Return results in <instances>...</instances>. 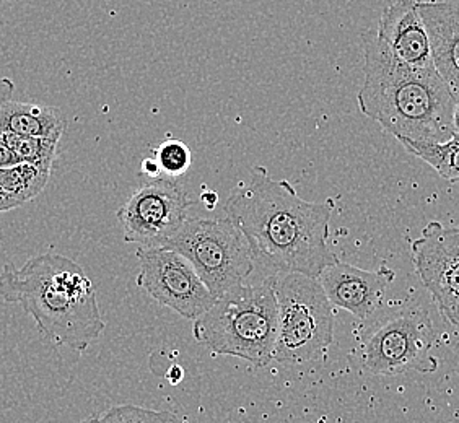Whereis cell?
Returning a JSON list of instances; mask_svg holds the SVG:
<instances>
[{
    "label": "cell",
    "mask_w": 459,
    "mask_h": 423,
    "mask_svg": "<svg viewBox=\"0 0 459 423\" xmlns=\"http://www.w3.org/2000/svg\"><path fill=\"white\" fill-rule=\"evenodd\" d=\"M49 177L51 169L20 161L13 167L0 169V187L23 205L45 191Z\"/></svg>",
    "instance_id": "obj_15"
},
{
    "label": "cell",
    "mask_w": 459,
    "mask_h": 423,
    "mask_svg": "<svg viewBox=\"0 0 459 423\" xmlns=\"http://www.w3.org/2000/svg\"><path fill=\"white\" fill-rule=\"evenodd\" d=\"M201 203H204L207 211H213L219 203V194L213 191H204L201 194Z\"/></svg>",
    "instance_id": "obj_24"
},
{
    "label": "cell",
    "mask_w": 459,
    "mask_h": 423,
    "mask_svg": "<svg viewBox=\"0 0 459 423\" xmlns=\"http://www.w3.org/2000/svg\"><path fill=\"white\" fill-rule=\"evenodd\" d=\"M435 71L459 101V0H419Z\"/></svg>",
    "instance_id": "obj_13"
},
{
    "label": "cell",
    "mask_w": 459,
    "mask_h": 423,
    "mask_svg": "<svg viewBox=\"0 0 459 423\" xmlns=\"http://www.w3.org/2000/svg\"><path fill=\"white\" fill-rule=\"evenodd\" d=\"M453 127H455V134L459 137V101L455 106V115H453Z\"/></svg>",
    "instance_id": "obj_25"
},
{
    "label": "cell",
    "mask_w": 459,
    "mask_h": 423,
    "mask_svg": "<svg viewBox=\"0 0 459 423\" xmlns=\"http://www.w3.org/2000/svg\"><path fill=\"white\" fill-rule=\"evenodd\" d=\"M193 199L175 177H155L142 185L117 211L124 241L139 247L167 246L183 229Z\"/></svg>",
    "instance_id": "obj_8"
},
{
    "label": "cell",
    "mask_w": 459,
    "mask_h": 423,
    "mask_svg": "<svg viewBox=\"0 0 459 423\" xmlns=\"http://www.w3.org/2000/svg\"><path fill=\"white\" fill-rule=\"evenodd\" d=\"M80 423H98V417H89V419H85L83 422Z\"/></svg>",
    "instance_id": "obj_26"
},
{
    "label": "cell",
    "mask_w": 459,
    "mask_h": 423,
    "mask_svg": "<svg viewBox=\"0 0 459 423\" xmlns=\"http://www.w3.org/2000/svg\"><path fill=\"white\" fill-rule=\"evenodd\" d=\"M20 205H22V203H18L13 195H10L7 191H4V189L0 187V213L15 211Z\"/></svg>",
    "instance_id": "obj_22"
},
{
    "label": "cell",
    "mask_w": 459,
    "mask_h": 423,
    "mask_svg": "<svg viewBox=\"0 0 459 423\" xmlns=\"http://www.w3.org/2000/svg\"><path fill=\"white\" fill-rule=\"evenodd\" d=\"M0 2H12V0H0Z\"/></svg>",
    "instance_id": "obj_27"
},
{
    "label": "cell",
    "mask_w": 459,
    "mask_h": 423,
    "mask_svg": "<svg viewBox=\"0 0 459 423\" xmlns=\"http://www.w3.org/2000/svg\"><path fill=\"white\" fill-rule=\"evenodd\" d=\"M4 139L9 143L10 149L20 161L53 171L59 141L41 139V137H22L13 134H5Z\"/></svg>",
    "instance_id": "obj_17"
},
{
    "label": "cell",
    "mask_w": 459,
    "mask_h": 423,
    "mask_svg": "<svg viewBox=\"0 0 459 423\" xmlns=\"http://www.w3.org/2000/svg\"><path fill=\"white\" fill-rule=\"evenodd\" d=\"M403 147L417 159L432 167L438 177L451 183H459V137L455 134L450 141L443 143H417L401 142Z\"/></svg>",
    "instance_id": "obj_16"
},
{
    "label": "cell",
    "mask_w": 459,
    "mask_h": 423,
    "mask_svg": "<svg viewBox=\"0 0 459 423\" xmlns=\"http://www.w3.org/2000/svg\"><path fill=\"white\" fill-rule=\"evenodd\" d=\"M98 423H181L177 415L169 410H153L145 407H111L105 414L98 417Z\"/></svg>",
    "instance_id": "obj_18"
},
{
    "label": "cell",
    "mask_w": 459,
    "mask_h": 423,
    "mask_svg": "<svg viewBox=\"0 0 459 423\" xmlns=\"http://www.w3.org/2000/svg\"><path fill=\"white\" fill-rule=\"evenodd\" d=\"M277 298L273 275L257 285H239L223 293L197 317L195 339L215 355H229L264 368L274 362Z\"/></svg>",
    "instance_id": "obj_4"
},
{
    "label": "cell",
    "mask_w": 459,
    "mask_h": 423,
    "mask_svg": "<svg viewBox=\"0 0 459 423\" xmlns=\"http://www.w3.org/2000/svg\"><path fill=\"white\" fill-rule=\"evenodd\" d=\"M163 247L185 256L217 298L243 285L256 269L247 239L229 217H187L183 229Z\"/></svg>",
    "instance_id": "obj_6"
},
{
    "label": "cell",
    "mask_w": 459,
    "mask_h": 423,
    "mask_svg": "<svg viewBox=\"0 0 459 423\" xmlns=\"http://www.w3.org/2000/svg\"><path fill=\"white\" fill-rule=\"evenodd\" d=\"M20 163V160L15 157V153L12 151L9 147V143L4 139V135L0 134V169L2 168L13 167Z\"/></svg>",
    "instance_id": "obj_20"
},
{
    "label": "cell",
    "mask_w": 459,
    "mask_h": 423,
    "mask_svg": "<svg viewBox=\"0 0 459 423\" xmlns=\"http://www.w3.org/2000/svg\"><path fill=\"white\" fill-rule=\"evenodd\" d=\"M435 341L430 313L422 306H403L363 337V368L375 376L433 373L438 368L432 355Z\"/></svg>",
    "instance_id": "obj_7"
},
{
    "label": "cell",
    "mask_w": 459,
    "mask_h": 423,
    "mask_svg": "<svg viewBox=\"0 0 459 423\" xmlns=\"http://www.w3.org/2000/svg\"><path fill=\"white\" fill-rule=\"evenodd\" d=\"M65 117L59 108L9 99L0 103V134L61 141Z\"/></svg>",
    "instance_id": "obj_14"
},
{
    "label": "cell",
    "mask_w": 459,
    "mask_h": 423,
    "mask_svg": "<svg viewBox=\"0 0 459 423\" xmlns=\"http://www.w3.org/2000/svg\"><path fill=\"white\" fill-rule=\"evenodd\" d=\"M337 197L325 203L303 199L287 181H277L267 168L255 167L223 205L225 217L247 239L256 267L277 273L318 279L339 259L329 247V221Z\"/></svg>",
    "instance_id": "obj_1"
},
{
    "label": "cell",
    "mask_w": 459,
    "mask_h": 423,
    "mask_svg": "<svg viewBox=\"0 0 459 423\" xmlns=\"http://www.w3.org/2000/svg\"><path fill=\"white\" fill-rule=\"evenodd\" d=\"M137 285L161 306L185 319L203 316L217 297L205 287L191 263L169 247H139Z\"/></svg>",
    "instance_id": "obj_9"
},
{
    "label": "cell",
    "mask_w": 459,
    "mask_h": 423,
    "mask_svg": "<svg viewBox=\"0 0 459 423\" xmlns=\"http://www.w3.org/2000/svg\"><path fill=\"white\" fill-rule=\"evenodd\" d=\"M394 279L396 272L385 265L378 271H365L341 261L327 265L318 277L331 305L352 313L360 321L380 308L385 291Z\"/></svg>",
    "instance_id": "obj_11"
},
{
    "label": "cell",
    "mask_w": 459,
    "mask_h": 423,
    "mask_svg": "<svg viewBox=\"0 0 459 423\" xmlns=\"http://www.w3.org/2000/svg\"><path fill=\"white\" fill-rule=\"evenodd\" d=\"M362 41L365 80L357 101L363 115L399 142L450 141L456 99L438 72L399 62L371 31Z\"/></svg>",
    "instance_id": "obj_2"
},
{
    "label": "cell",
    "mask_w": 459,
    "mask_h": 423,
    "mask_svg": "<svg viewBox=\"0 0 459 423\" xmlns=\"http://www.w3.org/2000/svg\"><path fill=\"white\" fill-rule=\"evenodd\" d=\"M415 273L443 319L459 331V225L430 221L411 243Z\"/></svg>",
    "instance_id": "obj_10"
},
{
    "label": "cell",
    "mask_w": 459,
    "mask_h": 423,
    "mask_svg": "<svg viewBox=\"0 0 459 423\" xmlns=\"http://www.w3.org/2000/svg\"><path fill=\"white\" fill-rule=\"evenodd\" d=\"M155 159L159 160L161 173L167 177H181L191 167V149L185 142L178 139H167L155 151Z\"/></svg>",
    "instance_id": "obj_19"
},
{
    "label": "cell",
    "mask_w": 459,
    "mask_h": 423,
    "mask_svg": "<svg viewBox=\"0 0 459 423\" xmlns=\"http://www.w3.org/2000/svg\"><path fill=\"white\" fill-rule=\"evenodd\" d=\"M277 298L274 360L301 365L326 353L334 341V311L318 279L301 273L273 275Z\"/></svg>",
    "instance_id": "obj_5"
},
{
    "label": "cell",
    "mask_w": 459,
    "mask_h": 423,
    "mask_svg": "<svg viewBox=\"0 0 459 423\" xmlns=\"http://www.w3.org/2000/svg\"><path fill=\"white\" fill-rule=\"evenodd\" d=\"M375 35L399 62L417 69H435L419 0L393 2L383 12Z\"/></svg>",
    "instance_id": "obj_12"
},
{
    "label": "cell",
    "mask_w": 459,
    "mask_h": 423,
    "mask_svg": "<svg viewBox=\"0 0 459 423\" xmlns=\"http://www.w3.org/2000/svg\"><path fill=\"white\" fill-rule=\"evenodd\" d=\"M13 91H15V83L7 77H0V103L12 99Z\"/></svg>",
    "instance_id": "obj_23"
},
{
    "label": "cell",
    "mask_w": 459,
    "mask_h": 423,
    "mask_svg": "<svg viewBox=\"0 0 459 423\" xmlns=\"http://www.w3.org/2000/svg\"><path fill=\"white\" fill-rule=\"evenodd\" d=\"M0 298L20 305L38 332L57 347L85 352L105 331L95 285L82 265L62 255L30 257L22 267L4 265Z\"/></svg>",
    "instance_id": "obj_3"
},
{
    "label": "cell",
    "mask_w": 459,
    "mask_h": 423,
    "mask_svg": "<svg viewBox=\"0 0 459 423\" xmlns=\"http://www.w3.org/2000/svg\"><path fill=\"white\" fill-rule=\"evenodd\" d=\"M141 171L145 177H151V179L160 177V175H161V168H160L159 160L155 159V157L143 159V161L141 163Z\"/></svg>",
    "instance_id": "obj_21"
}]
</instances>
